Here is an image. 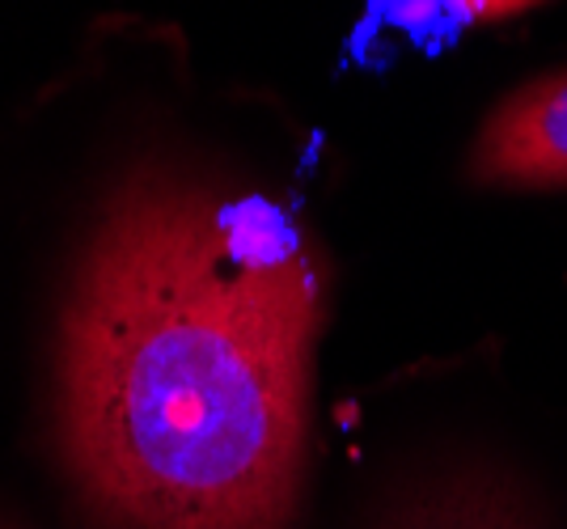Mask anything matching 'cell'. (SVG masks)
<instances>
[{
	"label": "cell",
	"mask_w": 567,
	"mask_h": 529,
	"mask_svg": "<svg viewBox=\"0 0 567 529\" xmlns=\"http://www.w3.org/2000/svg\"><path fill=\"white\" fill-rule=\"evenodd\" d=\"M322 259L262 195L115 191L60 322V440L111 529H288Z\"/></svg>",
	"instance_id": "obj_1"
},
{
	"label": "cell",
	"mask_w": 567,
	"mask_h": 529,
	"mask_svg": "<svg viewBox=\"0 0 567 529\" xmlns=\"http://www.w3.org/2000/svg\"><path fill=\"white\" fill-rule=\"evenodd\" d=\"M471 174L508 191L567 187V69L525 81L487 115L471 148Z\"/></svg>",
	"instance_id": "obj_2"
},
{
	"label": "cell",
	"mask_w": 567,
	"mask_h": 529,
	"mask_svg": "<svg viewBox=\"0 0 567 529\" xmlns=\"http://www.w3.org/2000/svg\"><path fill=\"white\" fill-rule=\"evenodd\" d=\"M378 529H550L543 508L513 475L457 466L394 496Z\"/></svg>",
	"instance_id": "obj_3"
},
{
	"label": "cell",
	"mask_w": 567,
	"mask_h": 529,
	"mask_svg": "<svg viewBox=\"0 0 567 529\" xmlns=\"http://www.w3.org/2000/svg\"><path fill=\"white\" fill-rule=\"evenodd\" d=\"M453 4H457L462 18H471V22H496V18L520 13V9H529V4H538V0H453Z\"/></svg>",
	"instance_id": "obj_4"
},
{
	"label": "cell",
	"mask_w": 567,
	"mask_h": 529,
	"mask_svg": "<svg viewBox=\"0 0 567 529\" xmlns=\"http://www.w3.org/2000/svg\"><path fill=\"white\" fill-rule=\"evenodd\" d=\"M0 529H9V526H0Z\"/></svg>",
	"instance_id": "obj_5"
}]
</instances>
